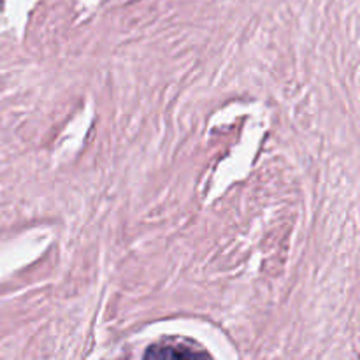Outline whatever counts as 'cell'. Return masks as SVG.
<instances>
[{
	"instance_id": "obj_1",
	"label": "cell",
	"mask_w": 360,
	"mask_h": 360,
	"mask_svg": "<svg viewBox=\"0 0 360 360\" xmlns=\"http://www.w3.org/2000/svg\"><path fill=\"white\" fill-rule=\"evenodd\" d=\"M197 355H202V354H197V352L190 350L186 347H167V345H158V347H153L150 352L146 354V357L151 359H192L197 357Z\"/></svg>"
}]
</instances>
